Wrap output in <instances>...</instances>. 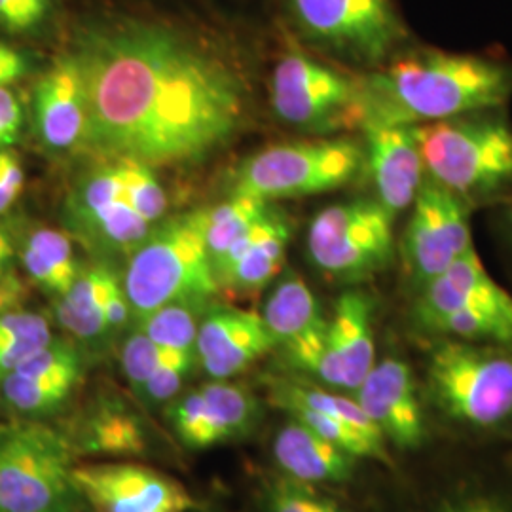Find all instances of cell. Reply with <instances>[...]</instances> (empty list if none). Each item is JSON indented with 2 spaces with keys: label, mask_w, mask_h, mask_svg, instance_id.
I'll use <instances>...</instances> for the list:
<instances>
[{
  "label": "cell",
  "mask_w": 512,
  "mask_h": 512,
  "mask_svg": "<svg viewBox=\"0 0 512 512\" xmlns=\"http://www.w3.org/2000/svg\"><path fill=\"white\" fill-rule=\"evenodd\" d=\"M207 308L209 304L198 302L167 304L137 321V330L160 348L196 353L198 329Z\"/></svg>",
  "instance_id": "cell-30"
},
{
  "label": "cell",
  "mask_w": 512,
  "mask_h": 512,
  "mask_svg": "<svg viewBox=\"0 0 512 512\" xmlns=\"http://www.w3.org/2000/svg\"><path fill=\"white\" fill-rule=\"evenodd\" d=\"M308 255L330 279L366 281L384 272L393 260V217L376 200L330 205L311 220Z\"/></svg>",
  "instance_id": "cell-12"
},
{
  "label": "cell",
  "mask_w": 512,
  "mask_h": 512,
  "mask_svg": "<svg viewBox=\"0 0 512 512\" xmlns=\"http://www.w3.org/2000/svg\"><path fill=\"white\" fill-rule=\"evenodd\" d=\"M272 105L283 122L313 135L363 129L365 80L330 67L293 42L275 65Z\"/></svg>",
  "instance_id": "cell-10"
},
{
  "label": "cell",
  "mask_w": 512,
  "mask_h": 512,
  "mask_svg": "<svg viewBox=\"0 0 512 512\" xmlns=\"http://www.w3.org/2000/svg\"><path fill=\"white\" fill-rule=\"evenodd\" d=\"M266 503L268 512H344L334 499L317 492L313 484L285 475L268 484Z\"/></svg>",
  "instance_id": "cell-31"
},
{
  "label": "cell",
  "mask_w": 512,
  "mask_h": 512,
  "mask_svg": "<svg viewBox=\"0 0 512 512\" xmlns=\"http://www.w3.org/2000/svg\"><path fill=\"white\" fill-rule=\"evenodd\" d=\"M374 302L359 289H349L334 302L327 321L325 348L313 378L334 389L357 391L376 365Z\"/></svg>",
  "instance_id": "cell-16"
},
{
  "label": "cell",
  "mask_w": 512,
  "mask_h": 512,
  "mask_svg": "<svg viewBox=\"0 0 512 512\" xmlns=\"http://www.w3.org/2000/svg\"><path fill=\"white\" fill-rule=\"evenodd\" d=\"M78 382L74 378H33L12 372L0 384V401L18 416L42 418L61 408Z\"/></svg>",
  "instance_id": "cell-28"
},
{
  "label": "cell",
  "mask_w": 512,
  "mask_h": 512,
  "mask_svg": "<svg viewBox=\"0 0 512 512\" xmlns=\"http://www.w3.org/2000/svg\"><path fill=\"white\" fill-rule=\"evenodd\" d=\"M82 499L97 512H188L194 497L175 478L141 463L114 459L74 465Z\"/></svg>",
  "instance_id": "cell-14"
},
{
  "label": "cell",
  "mask_w": 512,
  "mask_h": 512,
  "mask_svg": "<svg viewBox=\"0 0 512 512\" xmlns=\"http://www.w3.org/2000/svg\"><path fill=\"white\" fill-rule=\"evenodd\" d=\"M294 38L370 71L412 46L399 0H281Z\"/></svg>",
  "instance_id": "cell-5"
},
{
  "label": "cell",
  "mask_w": 512,
  "mask_h": 512,
  "mask_svg": "<svg viewBox=\"0 0 512 512\" xmlns=\"http://www.w3.org/2000/svg\"><path fill=\"white\" fill-rule=\"evenodd\" d=\"M355 401L380 429L385 442L397 448H418L425 439V418L416 376L399 357H385L372 366Z\"/></svg>",
  "instance_id": "cell-19"
},
{
  "label": "cell",
  "mask_w": 512,
  "mask_h": 512,
  "mask_svg": "<svg viewBox=\"0 0 512 512\" xmlns=\"http://www.w3.org/2000/svg\"><path fill=\"white\" fill-rule=\"evenodd\" d=\"M57 0H0V31L25 37L37 35L54 19Z\"/></svg>",
  "instance_id": "cell-34"
},
{
  "label": "cell",
  "mask_w": 512,
  "mask_h": 512,
  "mask_svg": "<svg viewBox=\"0 0 512 512\" xmlns=\"http://www.w3.org/2000/svg\"><path fill=\"white\" fill-rule=\"evenodd\" d=\"M169 351L171 349L156 346L141 330H135L126 338L122 346L120 363L124 376L128 378L129 385L135 393L143 389V385L147 384L148 378L156 372V368L164 363Z\"/></svg>",
  "instance_id": "cell-33"
},
{
  "label": "cell",
  "mask_w": 512,
  "mask_h": 512,
  "mask_svg": "<svg viewBox=\"0 0 512 512\" xmlns=\"http://www.w3.org/2000/svg\"><path fill=\"white\" fill-rule=\"evenodd\" d=\"M175 435L190 450H209L251 437L260 403L251 389L230 380H211L167 404Z\"/></svg>",
  "instance_id": "cell-15"
},
{
  "label": "cell",
  "mask_w": 512,
  "mask_h": 512,
  "mask_svg": "<svg viewBox=\"0 0 512 512\" xmlns=\"http://www.w3.org/2000/svg\"><path fill=\"white\" fill-rule=\"evenodd\" d=\"M275 349L262 315L230 306H209L196 340V359L211 380H232Z\"/></svg>",
  "instance_id": "cell-20"
},
{
  "label": "cell",
  "mask_w": 512,
  "mask_h": 512,
  "mask_svg": "<svg viewBox=\"0 0 512 512\" xmlns=\"http://www.w3.org/2000/svg\"><path fill=\"white\" fill-rule=\"evenodd\" d=\"M21 126V107L16 95L8 88H0V148L18 141Z\"/></svg>",
  "instance_id": "cell-37"
},
{
  "label": "cell",
  "mask_w": 512,
  "mask_h": 512,
  "mask_svg": "<svg viewBox=\"0 0 512 512\" xmlns=\"http://www.w3.org/2000/svg\"><path fill=\"white\" fill-rule=\"evenodd\" d=\"M401 241L404 270L416 291L473 249L467 202L425 179Z\"/></svg>",
  "instance_id": "cell-13"
},
{
  "label": "cell",
  "mask_w": 512,
  "mask_h": 512,
  "mask_svg": "<svg viewBox=\"0 0 512 512\" xmlns=\"http://www.w3.org/2000/svg\"><path fill=\"white\" fill-rule=\"evenodd\" d=\"M365 169V147L351 139H313L264 148L239 167L236 194L264 202L325 194Z\"/></svg>",
  "instance_id": "cell-11"
},
{
  "label": "cell",
  "mask_w": 512,
  "mask_h": 512,
  "mask_svg": "<svg viewBox=\"0 0 512 512\" xmlns=\"http://www.w3.org/2000/svg\"><path fill=\"white\" fill-rule=\"evenodd\" d=\"M74 55L88 97V148L148 167L205 158L243 116L238 76L207 44L156 19L84 21Z\"/></svg>",
  "instance_id": "cell-1"
},
{
  "label": "cell",
  "mask_w": 512,
  "mask_h": 512,
  "mask_svg": "<svg viewBox=\"0 0 512 512\" xmlns=\"http://www.w3.org/2000/svg\"><path fill=\"white\" fill-rule=\"evenodd\" d=\"M93 512H97V511H93Z\"/></svg>",
  "instance_id": "cell-41"
},
{
  "label": "cell",
  "mask_w": 512,
  "mask_h": 512,
  "mask_svg": "<svg viewBox=\"0 0 512 512\" xmlns=\"http://www.w3.org/2000/svg\"><path fill=\"white\" fill-rule=\"evenodd\" d=\"M12 256H14V245L8 232L0 226V281L12 272Z\"/></svg>",
  "instance_id": "cell-39"
},
{
  "label": "cell",
  "mask_w": 512,
  "mask_h": 512,
  "mask_svg": "<svg viewBox=\"0 0 512 512\" xmlns=\"http://www.w3.org/2000/svg\"><path fill=\"white\" fill-rule=\"evenodd\" d=\"M33 118L40 141L55 152L88 147L90 114L84 78L71 52L40 76L33 93Z\"/></svg>",
  "instance_id": "cell-22"
},
{
  "label": "cell",
  "mask_w": 512,
  "mask_h": 512,
  "mask_svg": "<svg viewBox=\"0 0 512 512\" xmlns=\"http://www.w3.org/2000/svg\"><path fill=\"white\" fill-rule=\"evenodd\" d=\"M69 439V437H67ZM73 452L101 458H131L147 450V431L141 420L122 404L93 406L80 421L76 437L69 439Z\"/></svg>",
  "instance_id": "cell-25"
},
{
  "label": "cell",
  "mask_w": 512,
  "mask_h": 512,
  "mask_svg": "<svg viewBox=\"0 0 512 512\" xmlns=\"http://www.w3.org/2000/svg\"><path fill=\"white\" fill-rule=\"evenodd\" d=\"M122 283L135 323L167 304H209L220 287L205 241V209L160 220L128 256Z\"/></svg>",
  "instance_id": "cell-4"
},
{
  "label": "cell",
  "mask_w": 512,
  "mask_h": 512,
  "mask_svg": "<svg viewBox=\"0 0 512 512\" xmlns=\"http://www.w3.org/2000/svg\"><path fill=\"white\" fill-rule=\"evenodd\" d=\"M274 459L283 475L313 486L348 482L357 461L294 418L275 433Z\"/></svg>",
  "instance_id": "cell-24"
},
{
  "label": "cell",
  "mask_w": 512,
  "mask_h": 512,
  "mask_svg": "<svg viewBox=\"0 0 512 512\" xmlns=\"http://www.w3.org/2000/svg\"><path fill=\"white\" fill-rule=\"evenodd\" d=\"M365 126H423L480 110L512 95V67L492 57L410 46L363 74ZM363 126V128H365Z\"/></svg>",
  "instance_id": "cell-2"
},
{
  "label": "cell",
  "mask_w": 512,
  "mask_h": 512,
  "mask_svg": "<svg viewBox=\"0 0 512 512\" xmlns=\"http://www.w3.org/2000/svg\"><path fill=\"white\" fill-rule=\"evenodd\" d=\"M423 512H512V505L499 495L463 492L440 499Z\"/></svg>",
  "instance_id": "cell-35"
},
{
  "label": "cell",
  "mask_w": 512,
  "mask_h": 512,
  "mask_svg": "<svg viewBox=\"0 0 512 512\" xmlns=\"http://www.w3.org/2000/svg\"><path fill=\"white\" fill-rule=\"evenodd\" d=\"M511 224H512V215H511Z\"/></svg>",
  "instance_id": "cell-40"
},
{
  "label": "cell",
  "mask_w": 512,
  "mask_h": 512,
  "mask_svg": "<svg viewBox=\"0 0 512 512\" xmlns=\"http://www.w3.org/2000/svg\"><path fill=\"white\" fill-rule=\"evenodd\" d=\"M21 262L31 281L54 300L73 287L82 270L69 236L52 228H38L29 236Z\"/></svg>",
  "instance_id": "cell-26"
},
{
  "label": "cell",
  "mask_w": 512,
  "mask_h": 512,
  "mask_svg": "<svg viewBox=\"0 0 512 512\" xmlns=\"http://www.w3.org/2000/svg\"><path fill=\"white\" fill-rule=\"evenodd\" d=\"M425 173L463 202L512 186V128L495 110L418 126Z\"/></svg>",
  "instance_id": "cell-6"
},
{
  "label": "cell",
  "mask_w": 512,
  "mask_h": 512,
  "mask_svg": "<svg viewBox=\"0 0 512 512\" xmlns=\"http://www.w3.org/2000/svg\"><path fill=\"white\" fill-rule=\"evenodd\" d=\"M167 198L152 167L129 160H103L69 192V232L103 260L129 256L164 220Z\"/></svg>",
  "instance_id": "cell-3"
},
{
  "label": "cell",
  "mask_w": 512,
  "mask_h": 512,
  "mask_svg": "<svg viewBox=\"0 0 512 512\" xmlns=\"http://www.w3.org/2000/svg\"><path fill=\"white\" fill-rule=\"evenodd\" d=\"M365 169L376 202L395 219L412 207L425 181L418 126H365Z\"/></svg>",
  "instance_id": "cell-21"
},
{
  "label": "cell",
  "mask_w": 512,
  "mask_h": 512,
  "mask_svg": "<svg viewBox=\"0 0 512 512\" xmlns=\"http://www.w3.org/2000/svg\"><path fill=\"white\" fill-rule=\"evenodd\" d=\"M73 446L38 421L0 425V512H80Z\"/></svg>",
  "instance_id": "cell-8"
},
{
  "label": "cell",
  "mask_w": 512,
  "mask_h": 512,
  "mask_svg": "<svg viewBox=\"0 0 512 512\" xmlns=\"http://www.w3.org/2000/svg\"><path fill=\"white\" fill-rule=\"evenodd\" d=\"M427 384L450 418L494 427L512 414V353L490 344L440 338L427 361Z\"/></svg>",
  "instance_id": "cell-9"
},
{
  "label": "cell",
  "mask_w": 512,
  "mask_h": 512,
  "mask_svg": "<svg viewBox=\"0 0 512 512\" xmlns=\"http://www.w3.org/2000/svg\"><path fill=\"white\" fill-rule=\"evenodd\" d=\"M29 69V59L12 44L0 40V88L19 80Z\"/></svg>",
  "instance_id": "cell-38"
},
{
  "label": "cell",
  "mask_w": 512,
  "mask_h": 512,
  "mask_svg": "<svg viewBox=\"0 0 512 512\" xmlns=\"http://www.w3.org/2000/svg\"><path fill=\"white\" fill-rule=\"evenodd\" d=\"M289 241V219L270 205L215 266L219 287L245 294L264 289L283 272Z\"/></svg>",
  "instance_id": "cell-23"
},
{
  "label": "cell",
  "mask_w": 512,
  "mask_h": 512,
  "mask_svg": "<svg viewBox=\"0 0 512 512\" xmlns=\"http://www.w3.org/2000/svg\"><path fill=\"white\" fill-rule=\"evenodd\" d=\"M198 363L196 353L169 351L164 363L148 378L147 384L139 391L141 399L147 404H169L181 395L186 378Z\"/></svg>",
  "instance_id": "cell-32"
},
{
  "label": "cell",
  "mask_w": 512,
  "mask_h": 512,
  "mask_svg": "<svg viewBox=\"0 0 512 512\" xmlns=\"http://www.w3.org/2000/svg\"><path fill=\"white\" fill-rule=\"evenodd\" d=\"M23 169L12 152L0 150V213L18 200L23 190Z\"/></svg>",
  "instance_id": "cell-36"
},
{
  "label": "cell",
  "mask_w": 512,
  "mask_h": 512,
  "mask_svg": "<svg viewBox=\"0 0 512 512\" xmlns=\"http://www.w3.org/2000/svg\"><path fill=\"white\" fill-rule=\"evenodd\" d=\"M412 319L440 338L512 348V294L488 274L475 247L418 291Z\"/></svg>",
  "instance_id": "cell-7"
},
{
  "label": "cell",
  "mask_w": 512,
  "mask_h": 512,
  "mask_svg": "<svg viewBox=\"0 0 512 512\" xmlns=\"http://www.w3.org/2000/svg\"><path fill=\"white\" fill-rule=\"evenodd\" d=\"M55 319L82 344L101 346L133 319L122 275L107 260L82 266L73 287L55 298Z\"/></svg>",
  "instance_id": "cell-17"
},
{
  "label": "cell",
  "mask_w": 512,
  "mask_h": 512,
  "mask_svg": "<svg viewBox=\"0 0 512 512\" xmlns=\"http://www.w3.org/2000/svg\"><path fill=\"white\" fill-rule=\"evenodd\" d=\"M52 329L44 315L14 310L0 313V384L38 349L52 342Z\"/></svg>",
  "instance_id": "cell-29"
},
{
  "label": "cell",
  "mask_w": 512,
  "mask_h": 512,
  "mask_svg": "<svg viewBox=\"0 0 512 512\" xmlns=\"http://www.w3.org/2000/svg\"><path fill=\"white\" fill-rule=\"evenodd\" d=\"M262 319L285 361L311 376L325 348L329 317L308 283L293 270L281 275L264 304Z\"/></svg>",
  "instance_id": "cell-18"
},
{
  "label": "cell",
  "mask_w": 512,
  "mask_h": 512,
  "mask_svg": "<svg viewBox=\"0 0 512 512\" xmlns=\"http://www.w3.org/2000/svg\"><path fill=\"white\" fill-rule=\"evenodd\" d=\"M270 205L272 203L258 200L255 196L234 192L228 202L205 209V241L213 270L230 253L236 241L270 209Z\"/></svg>",
  "instance_id": "cell-27"
}]
</instances>
